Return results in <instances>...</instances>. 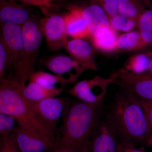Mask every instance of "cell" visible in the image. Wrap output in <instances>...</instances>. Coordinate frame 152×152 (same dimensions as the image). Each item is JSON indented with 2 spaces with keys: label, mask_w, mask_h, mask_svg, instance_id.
I'll list each match as a JSON object with an SVG mask.
<instances>
[{
  "label": "cell",
  "mask_w": 152,
  "mask_h": 152,
  "mask_svg": "<svg viewBox=\"0 0 152 152\" xmlns=\"http://www.w3.org/2000/svg\"><path fill=\"white\" fill-rule=\"evenodd\" d=\"M103 108V103L90 104L80 101L70 104L57 132L58 151L84 152L89 145Z\"/></svg>",
  "instance_id": "1"
},
{
  "label": "cell",
  "mask_w": 152,
  "mask_h": 152,
  "mask_svg": "<svg viewBox=\"0 0 152 152\" xmlns=\"http://www.w3.org/2000/svg\"><path fill=\"white\" fill-rule=\"evenodd\" d=\"M118 143L135 147L148 145L150 131L142 106L125 92L116 95L109 112Z\"/></svg>",
  "instance_id": "2"
},
{
  "label": "cell",
  "mask_w": 152,
  "mask_h": 152,
  "mask_svg": "<svg viewBox=\"0 0 152 152\" xmlns=\"http://www.w3.org/2000/svg\"><path fill=\"white\" fill-rule=\"evenodd\" d=\"M23 88L5 79L1 81L0 113L11 115L18 125L41 136L56 152L58 151L56 129L45 122L30 107L21 94Z\"/></svg>",
  "instance_id": "3"
},
{
  "label": "cell",
  "mask_w": 152,
  "mask_h": 152,
  "mask_svg": "<svg viewBox=\"0 0 152 152\" xmlns=\"http://www.w3.org/2000/svg\"><path fill=\"white\" fill-rule=\"evenodd\" d=\"M24 49L21 58L11 69L7 80L18 86L23 88L34 72V67L39 52L43 36L39 20L35 15L22 26Z\"/></svg>",
  "instance_id": "4"
},
{
  "label": "cell",
  "mask_w": 152,
  "mask_h": 152,
  "mask_svg": "<svg viewBox=\"0 0 152 152\" xmlns=\"http://www.w3.org/2000/svg\"><path fill=\"white\" fill-rule=\"evenodd\" d=\"M113 84L137 100L152 102V76L146 73L135 75L120 69L110 75Z\"/></svg>",
  "instance_id": "5"
},
{
  "label": "cell",
  "mask_w": 152,
  "mask_h": 152,
  "mask_svg": "<svg viewBox=\"0 0 152 152\" xmlns=\"http://www.w3.org/2000/svg\"><path fill=\"white\" fill-rule=\"evenodd\" d=\"M112 84L113 81L109 77L106 78L96 76L92 79L78 82L67 92L86 103H102L108 87Z\"/></svg>",
  "instance_id": "6"
},
{
  "label": "cell",
  "mask_w": 152,
  "mask_h": 152,
  "mask_svg": "<svg viewBox=\"0 0 152 152\" xmlns=\"http://www.w3.org/2000/svg\"><path fill=\"white\" fill-rule=\"evenodd\" d=\"M115 129L109 112L102 113L89 144L91 152H117L118 142Z\"/></svg>",
  "instance_id": "7"
},
{
  "label": "cell",
  "mask_w": 152,
  "mask_h": 152,
  "mask_svg": "<svg viewBox=\"0 0 152 152\" xmlns=\"http://www.w3.org/2000/svg\"><path fill=\"white\" fill-rule=\"evenodd\" d=\"M39 24L49 50L54 52L64 48L68 40L64 15L44 17L39 20Z\"/></svg>",
  "instance_id": "8"
},
{
  "label": "cell",
  "mask_w": 152,
  "mask_h": 152,
  "mask_svg": "<svg viewBox=\"0 0 152 152\" xmlns=\"http://www.w3.org/2000/svg\"><path fill=\"white\" fill-rule=\"evenodd\" d=\"M26 102L30 107L42 119L55 129L57 123L64 115L70 104L65 98L56 97L47 98L37 102Z\"/></svg>",
  "instance_id": "9"
},
{
  "label": "cell",
  "mask_w": 152,
  "mask_h": 152,
  "mask_svg": "<svg viewBox=\"0 0 152 152\" xmlns=\"http://www.w3.org/2000/svg\"><path fill=\"white\" fill-rule=\"evenodd\" d=\"M43 64L53 73L66 79L70 83L75 82L86 71L77 61L64 54L52 56L44 61Z\"/></svg>",
  "instance_id": "10"
},
{
  "label": "cell",
  "mask_w": 152,
  "mask_h": 152,
  "mask_svg": "<svg viewBox=\"0 0 152 152\" xmlns=\"http://www.w3.org/2000/svg\"><path fill=\"white\" fill-rule=\"evenodd\" d=\"M0 40L5 46L10 56L12 68L21 58L23 52L22 26L1 23Z\"/></svg>",
  "instance_id": "11"
},
{
  "label": "cell",
  "mask_w": 152,
  "mask_h": 152,
  "mask_svg": "<svg viewBox=\"0 0 152 152\" xmlns=\"http://www.w3.org/2000/svg\"><path fill=\"white\" fill-rule=\"evenodd\" d=\"M64 48L69 56L79 63L86 70H97L94 48L88 41L83 39L68 40Z\"/></svg>",
  "instance_id": "12"
},
{
  "label": "cell",
  "mask_w": 152,
  "mask_h": 152,
  "mask_svg": "<svg viewBox=\"0 0 152 152\" xmlns=\"http://www.w3.org/2000/svg\"><path fill=\"white\" fill-rule=\"evenodd\" d=\"M26 3L18 4L0 0V20L2 24L23 26L32 15Z\"/></svg>",
  "instance_id": "13"
},
{
  "label": "cell",
  "mask_w": 152,
  "mask_h": 152,
  "mask_svg": "<svg viewBox=\"0 0 152 152\" xmlns=\"http://www.w3.org/2000/svg\"><path fill=\"white\" fill-rule=\"evenodd\" d=\"M22 152H56L41 136L18 125L13 133Z\"/></svg>",
  "instance_id": "14"
},
{
  "label": "cell",
  "mask_w": 152,
  "mask_h": 152,
  "mask_svg": "<svg viewBox=\"0 0 152 152\" xmlns=\"http://www.w3.org/2000/svg\"><path fill=\"white\" fill-rule=\"evenodd\" d=\"M81 10L86 21L91 37L110 27L108 16L97 4L92 2L91 4L81 8Z\"/></svg>",
  "instance_id": "15"
},
{
  "label": "cell",
  "mask_w": 152,
  "mask_h": 152,
  "mask_svg": "<svg viewBox=\"0 0 152 152\" xmlns=\"http://www.w3.org/2000/svg\"><path fill=\"white\" fill-rule=\"evenodd\" d=\"M64 16L67 35L74 39L91 37L86 21L83 15L81 8H72Z\"/></svg>",
  "instance_id": "16"
},
{
  "label": "cell",
  "mask_w": 152,
  "mask_h": 152,
  "mask_svg": "<svg viewBox=\"0 0 152 152\" xmlns=\"http://www.w3.org/2000/svg\"><path fill=\"white\" fill-rule=\"evenodd\" d=\"M64 87L55 90H48L34 82L28 81L21 90V94L26 100L37 102L47 98L56 97L62 92Z\"/></svg>",
  "instance_id": "17"
},
{
  "label": "cell",
  "mask_w": 152,
  "mask_h": 152,
  "mask_svg": "<svg viewBox=\"0 0 152 152\" xmlns=\"http://www.w3.org/2000/svg\"><path fill=\"white\" fill-rule=\"evenodd\" d=\"M118 37L116 31L110 26L91 38L96 48L102 51L111 52L115 51Z\"/></svg>",
  "instance_id": "18"
},
{
  "label": "cell",
  "mask_w": 152,
  "mask_h": 152,
  "mask_svg": "<svg viewBox=\"0 0 152 152\" xmlns=\"http://www.w3.org/2000/svg\"><path fill=\"white\" fill-rule=\"evenodd\" d=\"M34 82L36 83L48 90H55L64 86H58V85L64 86L70 83L66 79L43 71L34 72L30 76L28 81Z\"/></svg>",
  "instance_id": "19"
},
{
  "label": "cell",
  "mask_w": 152,
  "mask_h": 152,
  "mask_svg": "<svg viewBox=\"0 0 152 152\" xmlns=\"http://www.w3.org/2000/svg\"><path fill=\"white\" fill-rule=\"evenodd\" d=\"M144 47L145 46L139 31H131L118 36L115 51L132 52Z\"/></svg>",
  "instance_id": "20"
},
{
  "label": "cell",
  "mask_w": 152,
  "mask_h": 152,
  "mask_svg": "<svg viewBox=\"0 0 152 152\" xmlns=\"http://www.w3.org/2000/svg\"><path fill=\"white\" fill-rule=\"evenodd\" d=\"M150 61L149 53L137 54L129 58L121 69L125 72L135 75L146 74L148 72Z\"/></svg>",
  "instance_id": "21"
},
{
  "label": "cell",
  "mask_w": 152,
  "mask_h": 152,
  "mask_svg": "<svg viewBox=\"0 0 152 152\" xmlns=\"http://www.w3.org/2000/svg\"><path fill=\"white\" fill-rule=\"evenodd\" d=\"M147 9L142 0H118V13L137 22Z\"/></svg>",
  "instance_id": "22"
},
{
  "label": "cell",
  "mask_w": 152,
  "mask_h": 152,
  "mask_svg": "<svg viewBox=\"0 0 152 152\" xmlns=\"http://www.w3.org/2000/svg\"><path fill=\"white\" fill-rule=\"evenodd\" d=\"M144 46L152 44V9H147L138 20L137 27Z\"/></svg>",
  "instance_id": "23"
},
{
  "label": "cell",
  "mask_w": 152,
  "mask_h": 152,
  "mask_svg": "<svg viewBox=\"0 0 152 152\" xmlns=\"http://www.w3.org/2000/svg\"><path fill=\"white\" fill-rule=\"evenodd\" d=\"M111 27L116 31L129 32L137 27V21L118 13L110 18Z\"/></svg>",
  "instance_id": "24"
},
{
  "label": "cell",
  "mask_w": 152,
  "mask_h": 152,
  "mask_svg": "<svg viewBox=\"0 0 152 152\" xmlns=\"http://www.w3.org/2000/svg\"><path fill=\"white\" fill-rule=\"evenodd\" d=\"M12 60L5 46L0 40V81L5 78L6 72L12 68Z\"/></svg>",
  "instance_id": "25"
},
{
  "label": "cell",
  "mask_w": 152,
  "mask_h": 152,
  "mask_svg": "<svg viewBox=\"0 0 152 152\" xmlns=\"http://www.w3.org/2000/svg\"><path fill=\"white\" fill-rule=\"evenodd\" d=\"M16 120L9 114L0 113V134L1 136L12 134L15 129Z\"/></svg>",
  "instance_id": "26"
},
{
  "label": "cell",
  "mask_w": 152,
  "mask_h": 152,
  "mask_svg": "<svg viewBox=\"0 0 152 152\" xmlns=\"http://www.w3.org/2000/svg\"><path fill=\"white\" fill-rule=\"evenodd\" d=\"M0 152H22L13 133L1 136Z\"/></svg>",
  "instance_id": "27"
},
{
  "label": "cell",
  "mask_w": 152,
  "mask_h": 152,
  "mask_svg": "<svg viewBox=\"0 0 152 152\" xmlns=\"http://www.w3.org/2000/svg\"><path fill=\"white\" fill-rule=\"evenodd\" d=\"M100 6L107 15L109 19L118 14V0H91Z\"/></svg>",
  "instance_id": "28"
},
{
  "label": "cell",
  "mask_w": 152,
  "mask_h": 152,
  "mask_svg": "<svg viewBox=\"0 0 152 152\" xmlns=\"http://www.w3.org/2000/svg\"><path fill=\"white\" fill-rule=\"evenodd\" d=\"M142 106L145 112L150 131V138L148 146L152 145V102H145L136 100Z\"/></svg>",
  "instance_id": "29"
},
{
  "label": "cell",
  "mask_w": 152,
  "mask_h": 152,
  "mask_svg": "<svg viewBox=\"0 0 152 152\" xmlns=\"http://www.w3.org/2000/svg\"><path fill=\"white\" fill-rule=\"evenodd\" d=\"M54 0H20L23 3L29 5L36 6L43 8H49L52 6V2Z\"/></svg>",
  "instance_id": "30"
},
{
  "label": "cell",
  "mask_w": 152,
  "mask_h": 152,
  "mask_svg": "<svg viewBox=\"0 0 152 152\" xmlns=\"http://www.w3.org/2000/svg\"><path fill=\"white\" fill-rule=\"evenodd\" d=\"M117 152H145L132 145L118 143Z\"/></svg>",
  "instance_id": "31"
},
{
  "label": "cell",
  "mask_w": 152,
  "mask_h": 152,
  "mask_svg": "<svg viewBox=\"0 0 152 152\" xmlns=\"http://www.w3.org/2000/svg\"><path fill=\"white\" fill-rule=\"evenodd\" d=\"M148 9H152V0H142Z\"/></svg>",
  "instance_id": "32"
},
{
  "label": "cell",
  "mask_w": 152,
  "mask_h": 152,
  "mask_svg": "<svg viewBox=\"0 0 152 152\" xmlns=\"http://www.w3.org/2000/svg\"><path fill=\"white\" fill-rule=\"evenodd\" d=\"M150 56H151V61H150V64L149 70L147 73L149 74L152 76V53H149Z\"/></svg>",
  "instance_id": "33"
},
{
  "label": "cell",
  "mask_w": 152,
  "mask_h": 152,
  "mask_svg": "<svg viewBox=\"0 0 152 152\" xmlns=\"http://www.w3.org/2000/svg\"><path fill=\"white\" fill-rule=\"evenodd\" d=\"M84 152H91V150H90L89 148V145L88 147V148L85 150V151Z\"/></svg>",
  "instance_id": "34"
},
{
  "label": "cell",
  "mask_w": 152,
  "mask_h": 152,
  "mask_svg": "<svg viewBox=\"0 0 152 152\" xmlns=\"http://www.w3.org/2000/svg\"><path fill=\"white\" fill-rule=\"evenodd\" d=\"M7 1H10L15 2V0H7ZM19 1H20V0H19Z\"/></svg>",
  "instance_id": "35"
},
{
  "label": "cell",
  "mask_w": 152,
  "mask_h": 152,
  "mask_svg": "<svg viewBox=\"0 0 152 152\" xmlns=\"http://www.w3.org/2000/svg\"><path fill=\"white\" fill-rule=\"evenodd\" d=\"M56 152H64L61 151H58Z\"/></svg>",
  "instance_id": "36"
}]
</instances>
